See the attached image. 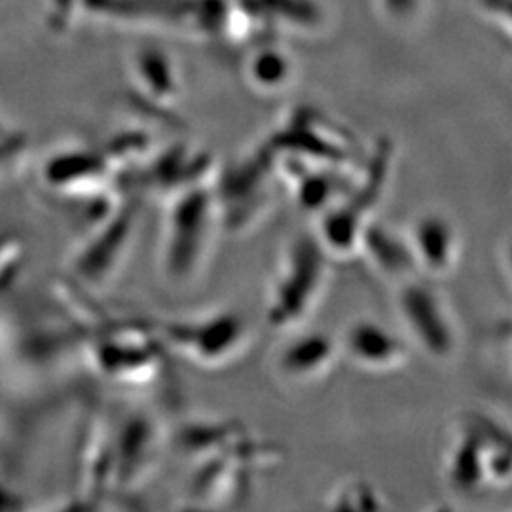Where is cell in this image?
Segmentation results:
<instances>
[{
  "label": "cell",
  "instance_id": "obj_1",
  "mask_svg": "<svg viewBox=\"0 0 512 512\" xmlns=\"http://www.w3.org/2000/svg\"><path fill=\"white\" fill-rule=\"evenodd\" d=\"M397 167V145L389 137H378L366 148L353 181L342 198L315 217L313 236L332 260H359L366 228L378 219Z\"/></svg>",
  "mask_w": 512,
  "mask_h": 512
},
{
  "label": "cell",
  "instance_id": "obj_2",
  "mask_svg": "<svg viewBox=\"0 0 512 512\" xmlns=\"http://www.w3.org/2000/svg\"><path fill=\"white\" fill-rule=\"evenodd\" d=\"M222 234L213 179L164 198L160 236V270L173 287L202 277Z\"/></svg>",
  "mask_w": 512,
  "mask_h": 512
},
{
  "label": "cell",
  "instance_id": "obj_3",
  "mask_svg": "<svg viewBox=\"0 0 512 512\" xmlns=\"http://www.w3.org/2000/svg\"><path fill=\"white\" fill-rule=\"evenodd\" d=\"M330 258L313 232L289 239L277 258L264 296V323L287 334L306 327L321 308L330 285Z\"/></svg>",
  "mask_w": 512,
  "mask_h": 512
},
{
  "label": "cell",
  "instance_id": "obj_4",
  "mask_svg": "<svg viewBox=\"0 0 512 512\" xmlns=\"http://www.w3.org/2000/svg\"><path fill=\"white\" fill-rule=\"evenodd\" d=\"M442 478L448 490L463 499L507 488L512 478L509 431L486 414H465L448 440Z\"/></svg>",
  "mask_w": 512,
  "mask_h": 512
},
{
  "label": "cell",
  "instance_id": "obj_5",
  "mask_svg": "<svg viewBox=\"0 0 512 512\" xmlns=\"http://www.w3.org/2000/svg\"><path fill=\"white\" fill-rule=\"evenodd\" d=\"M154 327L169 357L213 372L238 365L255 340L251 319L238 308L162 319L154 321Z\"/></svg>",
  "mask_w": 512,
  "mask_h": 512
},
{
  "label": "cell",
  "instance_id": "obj_6",
  "mask_svg": "<svg viewBox=\"0 0 512 512\" xmlns=\"http://www.w3.org/2000/svg\"><path fill=\"white\" fill-rule=\"evenodd\" d=\"M274 162L355 169L365 148L353 131L313 107L291 110L260 143Z\"/></svg>",
  "mask_w": 512,
  "mask_h": 512
},
{
  "label": "cell",
  "instance_id": "obj_7",
  "mask_svg": "<svg viewBox=\"0 0 512 512\" xmlns=\"http://www.w3.org/2000/svg\"><path fill=\"white\" fill-rule=\"evenodd\" d=\"M279 190L283 188L274 162L262 145L236 162L219 165L213 192L222 234H253L274 213Z\"/></svg>",
  "mask_w": 512,
  "mask_h": 512
},
{
  "label": "cell",
  "instance_id": "obj_8",
  "mask_svg": "<svg viewBox=\"0 0 512 512\" xmlns=\"http://www.w3.org/2000/svg\"><path fill=\"white\" fill-rule=\"evenodd\" d=\"M393 289L399 330L412 351L431 363H450L458 355L461 332L456 311L437 281L414 275Z\"/></svg>",
  "mask_w": 512,
  "mask_h": 512
},
{
  "label": "cell",
  "instance_id": "obj_9",
  "mask_svg": "<svg viewBox=\"0 0 512 512\" xmlns=\"http://www.w3.org/2000/svg\"><path fill=\"white\" fill-rule=\"evenodd\" d=\"M167 359L154 321H99L90 334L93 368L112 382L152 384L164 374Z\"/></svg>",
  "mask_w": 512,
  "mask_h": 512
},
{
  "label": "cell",
  "instance_id": "obj_10",
  "mask_svg": "<svg viewBox=\"0 0 512 512\" xmlns=\"http://www.w3.org/2000/svg\"><path fill=\"white\" fill-rule=\"evenodd\" d=\"M141 205V194L124 196L82 245L74 266L92 287H107L126 264L139 230Z\"/></svg>",
  "mask_w": 512,
  "mask_h": 512
},
{
  "label": "cell",
  "instance_id": "obj_11",
  "mask_svg": "<svg viewBox=\"0 0 512 512\" xmlns=\"http://www.w3.org/2000/svg\"><path fill=\"white\" fill-rule=\"evenodd\" d=\"M110 435L114 486L133 490L145 484L167 450V429L145 410H133Z\"/></svg>",
  "mask_w": 512,
  "mask_h": 512
},
{
  "label": "cell",
  "instance_id": "obj_12",
  "mask_svg": "<svg viewBox=\"0 0 512 512\" xmlns=\"http://www.w3.org/2000/svg\"><path fill=\"white\" fill-rule=\"evenodd\" d=\"M340 363L338 334L302 327L287 332V338L275 349L272 370L275 378L285 385L311 387L329 380Z\"/></svg>",
  "mask_w": 512,
  "mask_h": 512
},
{
  "label": "cell",
  "instance_id": "obj_13",
  "mask_svg": "<svg viewBox=\"0 0 512 512\" xmlns=\"http://www.w3.org/2000/svg\"><path fill=\"white\" fill-rule=\"evenodd\" d=\"M342 361L368 374H393L408 365L412 348L403 332L372 317H359L338 334Z\"/></svg>",
  "mask_w": 512,
  "mask_h": 512
},
{
  "label": "cell",
  "instance_id": "obj_14",
  "mask_svg": "<svg viewBox=\"0 0 512 512\" xmlns=\"http://www.w3.org/2000/svg\"><path fill=\"white\" fill-rule=\"evenodd\" d=\"M418 274L444 281L458 272L463 239L458 224L442 211H425L404 230Z\"/></svg>",
  "mask_w": 512,
  "mask_h": 512
},
{
  "label": "cell",
  "instance_id": "obj_15",
  "mask_svg": "<svg viewBox=\"0 0 512 512\" xmlns=\"http://www.w3.org/2000/svg\"><path fill=\"white\" fill-rule=\"evenodd\" d=\"M217 167L215 156L205 148L192 147L186 141L164 143L141 171V184L164 200L173 192L211 181Z\"/></svg>",
  "mask_w": 512,
  "mask_h": 512
},
{
  "label": "cell",
  "instance_id": "obj_16",
  "mask_svg": "<svg viewBox=\"0 0 512 512\" xmlns=\"http://www.w3.org/2000/svg\"><path fill=\"white\" fill-rule=\"evenodd\" d=\"M253 433L238 420L186 418L167 431V448L190 459L194 465L232 454Z\"/></svg>",
  "mask_w": 512,
  "mask_h": 512
},
{
  "label": "cell",
  "instance_id": "obj_17",
  "mask_svg": "<svg viewBox=\"0 0 512 512\" xmlns=\"http://www.w3.org/2000/svg\"><path fill=\"white\" fill-rule=\"evenodd\" d=\"M359 260L391 285L420 275L404 230L387 224L380 217L366 228L359 247Z\"/></svg>",
  "mask_w": 512,
  "mask_h": 512
},
{
  "label": "cell",
  "instance_id": "obj_18",
  "mask_svg": "<svg viewBox=\"0 0 512 512\" xmlns=\"http://www.w3.org/2000/svg\"><path fill=\"white\" fill-rule=\"evenodd\" d=\"M137 86L143 93L148 107L158 114H169L181 101L179 73L167 59L158 55L143 59L137 69Z\"/></svg>",
  "mask_w": 512,
  "mask_h": 512
},
{
  "label": "cell",
  "instance_id": "obj_19",
  "mask_svg": "<svg viewBox=\"0 0 512 512\" xmlns=\"http://www.w3.org/2000/svg\"><path fill=\"white\" fill-rule=\"evenodd\" d=\"M294 69L285 52L274 48L258 50L245 65V80L260 95L283 93L293 82Z\"/></svg>",
  "mask_w": 512,
  "mask_h": 512
},
{
  "label": "cell",
  "instance_id": "obj_20",
  "mask_svg": "<svg viewBox=\"0 0 512 512\" xmlns=\"http://www.w3.org/2000/svg\"><path fill=\"white\" fill-rule=\"evenodd\" d=\"M330 511L376 512L384 511L389 505L382 490L366 478H348L340 482L327 499Z\"/></svg>",
  "mask_w": 512,
  "mask_h": 512
}]
</instances>
